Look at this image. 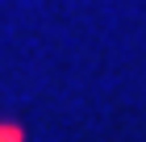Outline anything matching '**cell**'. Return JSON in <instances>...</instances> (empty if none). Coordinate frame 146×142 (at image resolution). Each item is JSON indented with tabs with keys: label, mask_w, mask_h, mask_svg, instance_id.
I'll return each instance as SVG.
<instances>
[{
	"label": "cell",
	"mask_w": 146,
	"mask_h": 142,
	"mask_svg": "<svg viewBox=\"0 0 146 142\" xmlns=\"http://www.w3.org/2000/svg\"><path fill=\"white\" fill-rule=\"evenodd\" d=\"M0 142H25V130H21V125H13V121H9V125L0 121Z\"/></svg>",
	"instance_id": "6da1fadb"
}]
</instances>
